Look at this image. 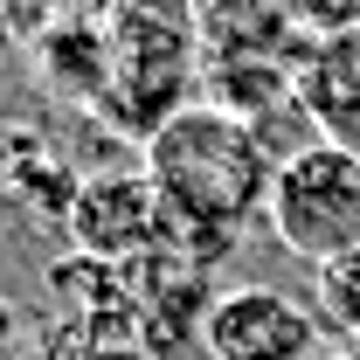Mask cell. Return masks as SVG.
<instances>
[{
  "instance_id": "6da1fadb",
  "label": "cell",
  "mask_w": 360,
  "mask_h": 360,
  "mask_svg": "<svg viewBox=\"0 0 360 360\" xmlns=\"http://www.w3.org/2000/svg\"><path fill=\"white\" fill-rule=\"evenodd\" d=\"M160 201H167V243H222L236 236V222L264 215L270 187H277V160L264 153V139L250 132L243 118H229L215 104H187L174 111L160 132L146 139L139 160Z\"/></svg>"
},
{
  "instance_id": "7a4b0ae2",
  "label": "cell",
  "mask_w": 360,
  "mask_h": 360,
  "mask_svg": "<svg viewBox=\"0 0 360 360\" xmlns=\"http://www.w3.org/2000/svg\"><path fill=\"white\" fill-rule=\"evenodd\" d=\"M104 35H111L104 111L146 146L174 111H187V77H194V42H201L194 0H118Z\"/></svg>"
},
{
  "instance_id": "3957f363",
  "label": "cell",
  "mask_w": 360,
  "mask_h": 360,
  "mask_svg": "<svg viewBox=\"0 0 360 360\" xmlns=\"http://www.w3.org/2000/svg\"><path fill=\"white\" fill-rule=\"evenodd\" d=\"M264 222L277 229V243L305 264H333V257H354L360 250V160L340 146H305L298 160L277 167Z\"/></svg>"
},
{
  "instance_id": "277c9868",
  "label": "cell",
  "mask_w": 360,
  "mask_h": 360,
  "mask_svg": "<svg viewBox=\"0 0 360 360\" xmlns=\"http://www.w3.org/2000/svg\"><path fill=\"white\" fill-rule=\"evenodd\" d=\"M63 222H70V243L97 264H139V257L167 250V201H160L146 167L77 180V201Z\"/></svg>"
},
{
  "instance_id": "5b68a950",
  "label": "cell",
  "mask_w": 360,
  "mask_h": 360,
  "mask_svg": "<svg viewBox=\"0 0 360 360\" xmlns=\"http://www.w3.org/2000/svg\"><path fill=\"white\" fill-rule=\"evenodd\" d=\"M201 347L215 360H319V319L270 284H236L215 291Z\"/></svg>"
},
{
  "instance_id": "8992f818",
  "label": "cell",
  "mask_w": 360,
  "mask_h": 360,
  "mask_svg": "<svg viewBox=\"0 0 360 360\" xmlns=\"http://www.w3.org/2000/svg\"><path fill=\"white\" fill-rule=\"evenodd\" d=\"M298 97L312 111V132L360 160V28L312 42V56L298 63Z\"/></svg>"
},
{
  "instance_id": "52a82bcc",
  "label": "cell",
  "mask_w": 360,
  "mask_h": 360,
  "mask_svg": "<svg viewBox=\"0 0 360 360\" xmlns=\"http://www.w3.org/2000/svg\"><path fill=\"white\" fill-rule=\"evenodd\" d=\"M194 28L222 63H243V56H277L298 21L291 0H194Z\"/></svg>"
},
{
  "instance_id": "ba28073f",
  "label": "cell",
  "mask_w": 360,
  "mask_h": 360,
  "mask_svg": "<svg viewBox=\"0 0 360 360\" xmlns=\"http://www.w3.org/2000/svg\"><path fill=\"white\" fill-rule=\"evenodd\" d=\"M319 312H326L333 333H347V340L360 347V250L319 264Z\"/></svg>"
},
{
  "instance_id": "9c48e42d",
  "label": "cell",
  "mask_w": 360,
  "mask_h": 360,
  "mask_svg": "<svg viewBox=\"0 0 360 360\" xmlns=\"http://www.w3.org/2000/svg\"><path fill=\"white\" fill-rule=\"evenodd\" d=\"M70 360H153V347L146 340H84Z\"/></svg>"
},
{
  "instance_id": "30bf717a",
  "label": "cell",
  "mask_w": 360,
  "mask_h": 360,
  "mask_svg": "<svg viewBox=\"0 0 360 360\" xmlns=\"http://www.w3.org/2000/svg\"><path fill=\"white\" fill-rule=\"evenodd\" d=\"M14 340V305H0V347Z\"/></svg>"
},
{
  "instance_id": "8fae6325",
  "label": "cell",
  "mask_w": 360,
  "mask_h": 360,
  "mask_svg": "<svg viewBox=\"0 0 360 360\" xmlns=\"http://www.w3.org/2000/svg\"><path fill=\"white\" fill-rule=\"evenodd\" d=\"M0 63H7V7H0Z\"/></svg>"
},
{
  "instance_id": "7c38bea8",
  "label": "cell",
  "mask_w": 360,
  "mask_h": 360,
  "mask_svg": "<svg viewBox=\"0 0 360 360\" xmlns=\"http://www.w3.org/2000/svg\"><path fill=\"white\" fill-rule=\"evenodd\" d=\"M319 360H354V354H319Z\"/></svg>"
},
{
  "instance_id": "4fadbf2b",
  "label": "cell",
  "mask_w": 360,
  "mask_h": 360,
  "mask_svg": "<svg viewBox=\"0 0 360 360\" xmlns=\"http://www.w3.org/2000/svg\"><path fill=\"white\" fill-rule=\"evenodd\" d=\"M354 360H360V347H354Z\"/></svg>"
}]
</instances>
